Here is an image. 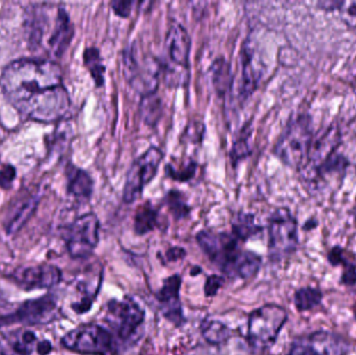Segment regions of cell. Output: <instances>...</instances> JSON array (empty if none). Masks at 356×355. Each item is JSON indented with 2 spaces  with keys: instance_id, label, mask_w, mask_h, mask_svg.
I'll return each instance as SVG.
<instances>
[{
  "instance_id": "1",
  "label": "cell",
  "mask_w": 356,
  "mask_h": 355,
  "mask_svg": "<svg viewBox=\"0 0 356 355\" xmlns=\"http://www.w3.org/2000/svg\"><path fill=\"white\" fill-rule=\"evenodd\" d=\"M0 88L6 99L20 114L37 122H56L70 108L62 69L49 58L13 60L2 70Z\"/></svg>"
},
{
  "instance_id": "2",
  "label": "cell",
  "mask_w": 356,
  "mask_h": 355,
  "mask_svg": "<svg viewBox=\"0 0 356 355\" xmlns=\"http://www.w3.org/2000/svg\"><path fill=\"white\" fill-rule=\"evenodd\" d=\"M313 140L311 117L299 115L288 123L278 138L274 154L286 166L301 169L309 158Z\"/></svg>"
},
{
  "instance_id": "3",
  "label": "cell",
  "mask_w": 356,
  "mask_h": 355,
  "mask_svg": "<svg viewBox=\"0 0 356 355\" xmlns=\"http://www.w3.org/2000/svg\"><path fill=\"white\" fill-rule=\"evenodd\" d=\"M196 239L207 258L217 265L224 274L232 279H240L241 269L249 251L241 249L238 240L234 235L201 231Z\"/></svg>"
},
{
  "instance_id": "4",
  "label": "cell",
  "mask_w": 356,
  "mask_h": 355,
  "mask_svg": "<svg viewBox=\"0 0 356 355\" xmlns=\"http://www.w3.org/2000/svg\"><path fill=\"white\" fill-rule=\"evenodd\" d=\"M288 314L282 306L266 304L251 313L248 319L247 342L253 352L263 354L269 349L286 324Z\"/></svg>"
},
{
  "instance_id": "5",
  "label": "cell",
  "mask_w": 356,
  "mask_h": 355,
  "mask_svg": "<svg viewBox=\"0 0 356 355\" xmlns=\"http://www.w3.org/2000/svg\"><path fill=\"white\" fill-rule=\"evenodd\" d=\"M123 72L131 88L142 97L156 93L162 73L163 65L154 56H144L140 60L135 47L127 48L123 52Z\"/></svg>"
},
{
  "instance_id": "6",
  "label": "cell",
  "mask_w": 356,
  "mask_h": 355,
  "mask_svg": "<svg viewBox=\"0 0 356 355\" xmlns=\"http://www.w3.org/2000/svg\"><path fill=\"white\" fill-rule=\"evenodd\" d=\"M298 226L288 208H277L269 219V256L282 261L296 251Z\"/></svg>"
},
{
  "instance_id": "7",
  "label": "cell",
  "mask_w": 356,
  "mask_h": 355,
  "mask_svg": "<svg viewBox=\"0 0 356 355\" xmlns=\"http://www.w3.org/2000/svg\"><path fill=\"white\" fill-rule=\"evenodd\" d=\"M66 349L85 355H106L114 350V341L110 331L99 325L83 324L67 333L62 338Z\"/></svg>"
},
{
  "instance_id": "8",
  "label": "cell",
  "mask_w": 356,
  "mask_h": 355,
  "mask_svg": "<svg viewBox=\"0 0 356 355\" xmlns=\"http://www.w3.org/2000/svg\"><path fill=\"white\" fill-rule=\"evenodd\" d=\"M163 158L162 150L152 146L133 163L123 189V199L127 204H133L142 195L144 188L156 177Z\"/></svg>"
},
{
  "instance_id": "9",
  "label": "cell",
  "mask_w": 356,
  "mask_h": 355,
  "mask_svg": "<svg viewBox=\"0 0 356 355\" xmlns=\"http://www.w3.org/2000/svg\"><path fill=\"white\" fill-rule=\"evenodd\" d=\"M99 220L93 213L75 219L67 229L66 245L73 258H87L99 242Z\"/></svg>"
},
{
  "instance_id": "10",
  "label": "cell",
  "mask_w": 356,
  "mask_h": 355,
  "mask_svg": "<svg viewBox=\"0 0 356 355\" xmlns=\"http://www.w3.org/2000/svg\"><path fill=\"white\" fill-rule=\"evenodd\" d=\"M106 320L118 337L127 341L141 329L145 312L133 298L125 296L122 300L113 299L108 302Z\"/></svg>"
},
{
  "instance_id": "11",
  "label": "cell",
  "mask_w": 356,
  "mask_h": 355,
  "mask_svg": "<svg viewBox=\"0 0 356 355\" xmlns=\"http://www.w3.org/2000/svg\"><path fill=\"white\" fill-rule=\"evenodd\" d=\"M348 166V160L336 151L320 164L303 167L300 170L311 189L324 191L342 183Z\"/></svg>"
},
{
  "instance_id": "12",
  "label": "cell",
  "mask_w": 356,
  "mask_h": 355,
  "mask_svg": "<svg viewBox=\"0 0 356 355\" xmlns=\"http://www.w3.org/2000/svg\"><path fill=\"white\" fill-rule=\"evenodd\" d=\"M58 315V304L51 295L29 300L21 304L13 314L0 317V327L22 323L25 325L44 324Z\"/></svg>"
},
{
  "instance_id": "13",
  "label": "cell",
  "mask_w": 356,
  "mask_h": 355,
  "mask_svg": "<svg viewBox=\"0 0 356 355\" xmlns=\"http://www.w3.org/2000/svg\"><path fill=\"white\" fill-rule=\"evenodd\" d=\"M12 279L25 291L50 289L62 281V271L54 265H35L15 271Z\"/></svg>"
},
{
  "instance_id": "14",
  "label": "cell",
  "mask_w": 356,
  "mask_h": 355,
  "mask_svg": "<svg viewBox=\"0 0 356 355\" xmlns=\"http://www.w3.org/2000/svg\"><path fill=\"white\" fill-rule=\"evenodd\" d=\"M166 48L170 63L163 65V70L188 72L191 38L188 31L179 23L169 26L166 35Z\"/></svg>"
},
{
  "instance_id": "15",
  "label": "cell",
  "mask_w": 356,
  "mask_h": 355,
  "mask_svg": "<svg viewBox=\"0 0 356 355\" xmlns=\"http://www.w3.org/2000/svg\"><path fill=\"white\" fill-rule=\"evenodd\" d=\"M180 286H181V277L179 275L168 277L165 279L162 289L156 296L162 306L163 314L177 327H181L186 322V319L182 314L181 306H180Z\"/></svg>"
},
{
  "instance_id": "16",
  "label": "cell",
  "mask_w": 356,
  "mask_h": 355,
  "mask_svg": "<svg viewBox=\"0 0 356 355\" xmlns=\"http://www.w3.org/2000/svg\"><path fill=\"white\" fill-rule=\"evenodd\" d=\"M73 35L74 27L68 13L64 8H56L54 33L47 43L48 52L56 58H60L70 45Z\"/></svg>"
},
{
  "instance_id": "17",
  "label": "cell",
  "mask_w": 356,
  "mask_h": 355,
  "mask_svg": "<svg viewBox=\"0 0 356 355\" xmlns=\"http://www.w3.org/2000/svg\"><path fill=\"white\" fill-rule=\"evenodd\" d=\"M305 342L312 355H346L350 348L344 338L330 331H316Z\"/></svg>"
},
{
  "instance_id": "18",
  "label": "cell",
  "mask_w": 356,
  "mask_h": 355,
  "mask_svg": "<svg viewBox=\"0 0 356 355\" xmlns=\"http://www.w3.org/2000/svg\"><path fill=\"white\" fill-rule=\"evenodd\" d=\"M37 336L29 329H17L0 337V355H31L37 348Z\"/></svg>"
},
{
  "instance_id": "19",
  "label": "cell",
  "mask_w": 356,
  "mask_h": 355,
  "mask_svg": "<svg viewBox=\"0 0 356 355\" xmlns=\"http://www.w3.org/2000/svg\"><path fill=\"white\" fill-rule=\"evenodd\" d=\"M67 191L79 200H88L92 196L94 183L89 173L69 164L66 168Z\"/></svg>"
},
{
  "instance_id": "20",
  "label": "cell",
  "mask_w": 356,
  "mask_h": 355,
  "mask_svg": "<svg viewBox=\"0 0 356 355\" xmlns=\"http://www.w3.org/2000/svg\"><path fill=\"white\" fill-rule=\"evenodd\" d=\"M39 202L40 196L35 195V194H31V195L22 198L21 201L17 204L10 218L6 221V233L8 235H15V233H18L26 224L31 217H33Z\"/></svg>"
},
{
  "instance_id": "21",
  "label": "cell",
  "mask_w": 356,
  "mask_h": 355,
  "mask_svg": "<svg viewBox=\"0 0 356 355\" xmlns=\"http://www.w3.org/2000/svg\"><path fill=\"white\" fill-rule=\"evenodd\" d=\"M259 79V71L254 66L252 51L246 45L242 51V85H241V95L244 99L255 91Z\"/></svg>"
},
{
  "instance_id": "22",
  "label": "cell",
  "mask_w": 356,
  "mask_h": 355,
  "mask_svg": "<svg viewBox=\"0 0 356 355\" xmlns=\"http://www.w3.org/2000/svg\"><path fill=\"white\" fill-rule=\"evenodd\" d=\"M213 88L220 96L225 95L232 85V69L223 56L213 60L211 67Z\"/></svg>"
},
{
  "instance_id": "23",
  "label": "cell",
  "mask_w": 356,
  "mask_h": 355,
  "mask_svg": "<svg viewBox=\"0 0 356 355\" xmlns=\"http://www.w3.org/2000/svg\"><path fill=\"white\" fill-rule=\"evenodd\" d=\"M159 224V213L150 202L142 204L135 215V231L143 236L154 231Z\"/></svg>"
},
{
  "instance_id": "24",
  "label": "cell",
  "mask_w": 356,
  "mask_h": 355,
  "mask_svg": "<svg viewBox=\"0 0 356 355\" xmlns=\"http://www.w3.org/2000/svg\"><path fill=\"white\" fill-rule=\"evenodd\" d=\"M261 231H263V227L255 223L253 215L240 213L234 217V221H232V235L238 241H247L253 236L261 233Z\"/></svg>"
},
{
  "instance_id": "25",
  "label": "cell",
  "mask_w": 356,
  "mask_h": 355,
  "mask_svg": "<svg viewBox=\"0 0 356 355\" xmlns=\"http://www.w3.org/2000/svg\"><path fill=\"white\" fill-rule=\"evenodd\" d=\"M139 113L146 124L154 126L162 117V99L156 93L143 96L140 102Z\"/></svg>"
},
{
  "instance_id": "26",
  "label": "cell",
  "mask_w": 356,
  "mask_h": 355,
  "mask_svg": "<svg viewBox=\"0 0 356 355\" xmlns=\"http://www.w3.org/2000/svg\"><path fill=\"white\" fill-rule=\"evenodd\" d=\"M201 333L207 343L211 345H220L229 339L232 331L224 323L218 320L205 319L201 327Z\"/></svg>"
},
{
  "instance_id": "27",
  "label": "cell",
  "mask_w": 356,
  "mask_h": 355,
  "mask_svg": "<svg viewBox=\"0 0 356 355\" xmlns=\"http://www.w3.org/2000/svg\"><path fill=\"white\" fill-rule=\"evenodd\" d=\"M83 63L89 70L92 79L95 81L97 87H102L104 83V60L100 56V51L96 47L86 48L83 51Z\"/></svg>"
},
{
  "instance_id": "28",
  "label": "cell",
  "mask_w": 356,
  "mask_h": 355,
  "mask_svg": "<svg viewBox=\"0 0 356 355\" xmlns=\"http://www.w3.org/2000/svg\"><path fill=\"white\" fill-rule=\"evenodd\" d=\"M322 292L316 288H302L295 293V306L299 312H307L313 310L321 304Z\"/></svg>"
},
{
  "instance_id": "29",
  "label": "cell",
  "mask_w": 356,
  "mask_h": 355,
  "mask_svg": "<svg viewBox=\"0 0 356 355\" xmlns=\"http://www.w3.org/2000/svg\"><path fill=\"white\" fill-rule=\"evenodd\" d=\"M166 202L168 204L169 210L178 220L186 218L190 214V206H188L184 196L179 191L169 192L166 196Z\"/></svg>"
},
{
  "instance_id": "30",
  "label": "cell",
  "mask_w": 356,
  "mask_h": 355,
  "mask_svg": "<svg viewBox=\"0 0 356 355\" xmlns=\"http://www.w3.org/2000/svg\"><path fill=\"white\" fill-rule=\"evenodd\" d=\"M197 164L193 160H188L186 165H181L179 168H175L171 164H168L166 166V173L169 177L175 179V181H188L192 179L193 177L196 174Z\"/></svg>"
},
{
  "instance_id": "31",
  "label": "cell",
  "mask_w": 356,
  "mask_h": 355,
  "mask_svg": "<svg viewBox=\"0 0 356 355\" xmlns=\"http://www.w3.org/2000/svg\"><path fill=\"white\" fill-rule=\"evenodd\" d=\"M337 10H339L341 18L348 26L356 27V0L339 1Z\"/></svg>"
},
{
  "instance_id": "32",
  "label": "cell",
  "mask_w": 356,
  "mask_h": 355,
  "mask_svg": "<svg viewBox=\"0 0 356 355\" xmlns=\"http://www.w3.org/2000/svg\"><path fill=\"white\" fill-rule=\"evenodd\" d=\"M244 133L245 135H243L234 143L232 154H230L232 160H236V162H238V160H242L243 158H246L250 154V150H249L248 147V135H246V131Z\"/></svg>"
},
{
  "instance_id": "33",
  "label": "cell",
  "mask_w": 356,
  "mask_h": 355,
  "mask_svg": "<svg viewBox=\"0 0 356 355\" xmlns=\"http://www.w3.org/2000/svg\"><path fill=\"white\" fill-rule=\"evenodd\" d=\"M15 179H16V169L12 165H3L0 168V188L1 189H10Z\"/></svg>"
},
{
  "instance_id": "34",
  "label": "cell",
  "mask_w": 356,
  "mask_h": 355,
  "mask_svg": "<svg viewBox=\"0 0 356 355\" xmlns=\"http://www.w3.org/2000/svg\"><path fill=\"white\" fill-rule=\"evenodd\" d=\"M224 283L225 281L223 277L219 276V275H211V276L207 277L204 285L205 296L213 297V296L217 295L219 290L223 287Z\"/></svg>"
},
{
  "instance_id": "35",
  "label": "cell",
  "mask_w": 356,
  "mask_h": 355,
  "mask_svg": "<svg viewBox=\"0 0 356 355\" xmlns=\"http://www.w3.org/2000/svg\"><path fill=\"white\" fill-rule=\"evenodd\" d=\"M134 4H135V2L134 1L111 2V6H112L113 10H114L115 14L122 17V18H127V17L131 15Z\"/></svg>"
},
{
  "instance_id": "36",
  "label": "cell",
  "mask_w": 356,
  "mask_h": 355,
  "mask_svg": "<svg viewBox=\"0 0 356 355\" xmlns=\"http://www.w3.org/2000/svg\"><path fill=\"white\" fill-rule=\"evenodd\" d=\"M344 272L342 275V283L346 286L356 285V269L351 263L345 265Z\"/></svg>"
},
{
  "instance_id": "37",
  "label": "cell",
  "mask_w": 356,
  "mask_h": 355,
  "mask_svg": "<svg viewBox=\"0 0 356 355\" xmlns=\"http://www.w3.org/2000/svg\"><path fill=\"white\" fill-rule=\"evenodd\" d=\"M328 258H330V264L334 265V266L341 264L344 265L345 266V265L348 264V262H347L346 260V256H345L344 250L340 247L334 248V249L330 251Z\"/></svg>"
},
{
  "instance_id": "38",
  "label": "cell",
  "mask_w": 356,
  "mask_h": 355,
  "mask_svg": "<svg viewBox=\"0 0 356 355\" xmlns=\"http://www.w3.org/2000/svg\"><path fill=\"white\" fill-rule=\"evenodd\" d=\"M288 355H312L309 352V348H307V342L305 339L297 340L293 344L292 348H291L290 352Z\"/></svg>"
},
{
  "instance_id": "39",
  "label": "cell",
  "mask_w": 356,
  "mask_h": 355,
  "mask_svg": "<svg viewBox=\"0 0 356 355\" xmlns=\"http://www.w3.org/2000/svg\"><path fill=\"white\" fill-rule=\"evenodd\" d=\"M186 254L184 248L172 247L167 251L166 258L169 262H177L186 258Z\"/></svg>"
},
{
  "instance_id": "40",
  "label": "cell",
  "mask_w": 356,
  "mask_h": 355,
  "mask_svg": "<svg viewBox=\"0 0 356 355\" xmlns=\"http://www.w3.org/2000/svg\"><path fill=\"white\" fill-rule=\"evenodd\" d=\"M51 343L47 341V340L40 341L39 343H38L37 348H35V352H37L39 355H48L51 352Z\"/></svg>"
},
{
  "instance_id": "41",
  "label": "cell",
  "mask_w": 356,
  "mask_h": 355,
  "mask_svg": "<svg viewBox=\"0 0 356 355\" xmlns=\"http://www.w3.org/2000/svg\"><path fill=\"white\" fill-rule=\"evenodd\" d=\"M355 318H356V304L355 306Z\"/></svg>"
}]
</instances>
